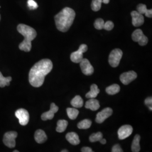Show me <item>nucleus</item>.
<instances>
[{
    "instance_id": "412c9836",
    "label": "nucleus",
    "mask_w": 152,
    "mask_h": 152,
    "mask_svg": "<svg viewBox=\"0 0 152 152\" xmlns=\"http://www.w3.org/2000/svg\"><path fill=\"white\" fill-rule=\"evenodd\" d=\"M68 125L67 121L64 120H59L57 122V127L56 130L58 132H63L66 130Z\"/></svg>"
},
{
    "instance_id": "cd10ccee",
    "label": "nucleus",
    "mask_w": 152,
    "mask_h": 152,
    "mask_svg": "<svg viewBox=\"0 0 152 152\" xmlns=\"http://www.w3.org/2000/svg\"><path fill=\"white\" fill-rule=\"evenodd\" d=\"M104 21L102 18H98L94 23V27L98 30H101L103 29L104 25Z\"/></svg>"
},
{
    "instance_id": "7ed1b4c3",
    "label": "nucleus",
    "mask_w": 152,
    "mask_h": 152,
    "mask_svg": "<svg viewBox=\"0 0 152 152\" xmlns=\"http://www.w3.org/2000/svg\"><path fill=\"white\" fill-rule=\"evenodd\" d=\"M18 32L24 37V39L19 45V48L26 52H29L32 48V41L37 36V32L34 29L27 25L20 24L17 27Z\"/></svg>"
},
{
    "instance_id": "c756f323",
    "label": "nucleus",
    "mask_w": 152,
    "mask_h": 152,
    "mask_svg": "<svg viewBox=\"0 0 152 152\" xmlns=\"http://www.w3.org/2000/svg\"><path fill=\"white\" fill-rule=\"evenodd\" d=\"M28 6L31 10H34L38 7V5L34 0H28Z\"/></svg>"
},
{
    "instance_id": "1a4fd4ad",
    "label": "nucleus",
    "mask_w": 152,
    "mask_h": 152,
    "mask_svg": "<svg viewBox=\"0 0 152 152\" xmlns=\"http://www.w3.org/2000/svg\"><path fill=\"white\" fill-rule=\"evenodd\" d=\"M133 128L130 125H126L121 126L118 130V135L120 140H124L132 134Z\"/></svg>"
},
{
    "instance_id": "b1692460",
    "label": "nucleus",
    "mask_w": 152,
    "mask_h": 152,
    "mask_svg": "<svg viewBox=\"0 0 152 152\" xmlns=\"http://www.w3.org/2000/svg\"><path fill=\"white\" fill-rule=\"evenodd\" d=\"M92 124V122L90 120L85 119L80 121L77 127L80 129H89Z\"/></svg>"
},
{
    "instance_id": "dca6fc26",
    "label": "nucleus",
    "mask_w": 152,
    "mask_h": 152,
    "mask_svg": "<svg viewBox=\"0 0 152 152\" xmlns=\"http://www.w3.org/2000/svg\"><path fill=\"white\" fill-rule=\"evenodd\" d=\"M85 108L91 109V110H97L100 108V103L95 98L90 99L85 104Z\"/></svg>"
},
{
    "instance_id": "c85d7f7f",
    "label": "nucleus",
    "mask_w": 152,
    "mask_h": 152,
    "mask_svg": "<svg viewBox=\"0 0 152 152\" xmlns=\"http://www.w3.org/2000/svg\"><path fill=\"white\" fill-rule=\"evenodd\" d=\"M137 11L140 13L141 14H145L147 12V6L142 4H140L137 6Z\"/></svg>"
},
{
    "instance_id": "5701e85b",
    "label": "nucleus",
    "mask_w": 152,
    "mask_h": 152,
    "mask_svg": "<svg viewBox=\"0 0 152 152\" xmlns=\"http://www.w3.org/2000/svg\"><path fill=\"white\" fill-rule=\"evenodd\" d=\"M66 112L68 117L71 120L76 119L79 114L78 110L75 108H68L66 109Z\"/></svg>"
},
{
    "instance_id": "f3484780",
    "label": "nucleus",
    "mask_w": 152,
    "mask_h": 152,
    "mask_svg": "<svg viewBox=\"0 0 152 152\" xmlns=\"http://www.w3.org/2000/svg\"><path fill=\"white\" fill-rule=\"evenodd\" d=\"M34 139L39 144H42L47 140L48 137L44 131L37 130L34 134Z\"/></svg>"
},
{
    "instance_id": "2f4dec72",
    "label": "nucleus",
    "mask_w": 152,
    "mask_h": 152,
    "mask_svg": "<svg viewBox=\"0 0 152 152\" xmlns=\"http://www.w3.org/2000/svg\"><path fill=\"white\" fill-rule=\"evenodd\" d=\"M145 104L147 105V107H148V108L149 109V110H151V111L152 110V97H148L145 100Z\"/></svg>"
},
{
    "instance_id": "2eb2a0df",
    "label": "nucleus",
    "mask_w": 152,
    "mask_h": 152,
    "mask_svg": "<svg viewBox=\"0 0 152 152\" xmlns=\"http://www.w3.org/2000/svg\"><path fill=\"white\" fill-rule=\"evenodd\" d=\"M66 139L71 144L73 145H77L80 143V140L79 136L76 132H69L66 135Z\"/></svg>"
},
{
    "instance_id": "4c0bfd02",
    "label": "nucleus",
    "mask_w": 152,
    "mask_h": 152,
    "mask_svg": "<svg viewBox=\"0 0 152 152\" xmlns=\"http://www.w3.org/2000/svg\"><path fill=\"white\" fill-rule=\"evenodd\" d=\"M61 152H68V150H66V149H65V150H63V151H61Z\"/></svg>"
},
{
    "instance_id": "f03ea898",
    "label": "nucleus",
    "mask_w": 152,
    "mask_h": 152,
    "mask_svg": "<svg viewBox=\"0 0 152 152\" xmlns=\"http://www.w3.org/2000/svg\"><path fill=\"white\" fill-rule=\"evenodd\" d=\"M76 16L75 11L69 7H65L54 17L57 29L62 32H67L72 25Z\"/></svg>"
},
{
    "instance_id": "c9c22d12",
    "label": "nucleus",
    "mask_w": 152,
    "mask_h": 152,
    "mask_svg": "<svg viewBox=\"0 0 152 152\" xmlns=\"http://www.w3.org/2000/svg\"><path fill=\"white\" fill-rule=\"evenodd\" d=\"M99 141H100V142L102 144H105L106 142H107V140H106L105 139H103V137Z\"/></svg>"
},
{
    "instance_id": "ddd939ff",
    "label": "nucleus",
    "mask_w": 152,
    "mask_h": 152,
    "mask_svg": "<svg viewBox=\"0 0 152 152\" xmlns=\"http://www.w3.org/2000/svg\"><path fill=\"white\" fill-rule=\"evenodd\" d=\"M132 16V23L135 27H140L144 23V18L142 14L137 11H133L131 12Z\"/></svg>"
},
{
    "instance_id": "473e14b6",
    "label": "nucleus",
    "mask_w": 152,
    "mask_h": 152,
    "mask_svg": "<svg viewBox=\"0 0 152 152\" xmlns=\"http://www.w3.org/2000/svg\"><path fill=\"white\" fill-rule=\"evenodd\" d=\"M112 152H122L123 150L122 149V148H121L120 145L118 144H116L114 145L112 149Z\"/></svg>"
},
{
    "instance_id": "393cba45",
    "label": "nucleus",
    "mask_w": 152,
    "mask_h": 152,
    "mask_svg": "<svg viewBox=\"0 0 152 152\" xmlns=\"http://www.w3.org/2000/svg\"><path fill=\"white\" fill-rule=\"evenodd\" d=\"M12 80L11 77H5L2 75L1 72H0V87H4L6 86L10 85V82Z\"/></svg>"
},
{
    "instance_id": "bb28decb",
    "label": "nucleus",
    "mask_w": 152,
    "mask_h": 152,
    "mask_svg": "<svg viewBox=\"0 0 152 152\" xmlns=\"http://www.w3.org/2000/svg\"><path fill=\"white\" fill-rule=\"evenodd\" d=\"M103 138V134L100 132H98L97 133L92 134L91 136H90L89 140L92 142L99 141Z\"/></svg>"
},
{
    "instance_id": "6ab92c4d",
    "label": "nucleus",
    "mask_w": 152,
    "mask_h": 152,
    "mask_svg": "<svg viewBox=\"0 0 152 152\" xmlns=\"http://www.w3.org/2000/svg\"><path fill=\"white\" fill-rule=\"evenodd\" d=\"M140 136L139 135H136L132 141L131 145V151L133 152H139L140 151Z\"/></svg>"
},
{
    "instance_id": "39448f33",
    "label": "nucleus",
    "mask_w": 152,
    "mask_h": 152,
    "mask_svg": "<svg viewBox=\"0 0 152 152\" xmlns=\"http://www.w3.org/2000/svg\"><path fill=\"white\" fill-rule=\"evenodd\" d=\"M87 46L85 44L80 45L78 50L72 53L71 55V60L75 63H80L83 59V54L87 51Z\"/></svg>"
},
{
    "instance_id": "4468645a",
    "label": "nucleus",
    "mask_w": 152,
    "mask_h": 152,
    "mask_svg": "<svg viewBox=\"0 0 152 152\" xmlns=\"http://www.w3.org/2000/svg\"><path fill=\"white\" fill-rule=\"evenodd\" d=\"M59 110L58 106L55 104L53 103L50 105V109L48 112H45L41 115V118L43 121L52 120L54 117L55 113H56Z\"/></svg>"
},
{
    "instance_id": "ea45409f",
    "label": "nucleus",
    "mask_w": 152,
    "mask_h": 152,
    "mask_svg": "<svg viewBox=\"0 0 152 152\" xmlns=\"http://www.w3.org/2000/svg\"><path fill=\"white\" fill-rule=\"evenodd\" d=\"M0 20H1V15H0Z\"/></svg>"
},
{
    "instance_id": "9b49d317",
    "label": "nucleus",
    "mask_w": 152,
    "mask_h": 152,
    "mask_svg": "<svg viewBox=\"0 0 152 152\" xmlns=\"http://www.w3.org/2000/svg\"><path fill=\"white\" fill-rule=\"evenodd\" d=\"M137 78L136 72L133 71L125 72L120 76V80L125 85H129L130 82L135 80Z\"/></svg>"
},
{
    "instance_id": "f8f14e48",
    "label": "nucleus",
    "mask_w": 152,
    "mask_h": 152,
    "mask_svg": "<svg viewBox=\"0 0 152 152\" xmlns=\"http://www.w3.org/2000/svg\"><path fill=\"white\" fill-rule=\"evenodd\" d=\"M113 114V110L110 108L104 109L101 112H99L95 119V121L98 124H102Z\"/></svg>"
},
{
    "instance_id": "72a5a7b5",
    "label": "nucleus",
    "mask_w": 152,
    "mask_h": 152,
    "mask_svg": "<svg viewBox=\"0 0 152 152\" xmlns=\"http://www.w3.org/2000/svg\"><path fill=\"white\" fill-rule=\"evenodd\" d=\"M82 152H92L93 151L91 148L89 147H83L81 149Z\"/></svg>"
},
{
    "instance_id": "4be33fe9",
    "label": "nucleus",
    "mask_w": 152,
    "mask_h": 152,
    "mask_svg": "<svg viewBox=\"0 0 152 152\" xmlns=\"http://www.w3.org/2000/svg\"><path fill=\"white\" fill-rule=\"evenodd\" d=\"M120 86L117 84H113L106 88V92L109 95H113L120 92Z\"/></svg>"
},
{
    "instance_id": "a878e982",
    "label": "nucleus",
    "mask_w": 152,
    "mask_h": 152,
    "mask_svg": "<svg viewBox=\"0 0 152 152\" xmlns=\"http://www.w3.org/2000/svg\"><path fill=\"white\" fill-rule=\"evenodd\" d=\"M102 0H92L91 7L93 11H98L102 7Z\"/></svg>"
},
{
    "instance_id": "f704fd0d",
    "label": "nucleus",
    "mask_w": 152,
    "mask_h": 152,
    "mask_svg": "<svg viewBox=\"0 0 152 152\" xmlns=\"http://www.w3.org/2000/svg\"><path fill=\"white\" fill-rule=\"evenodd\" d=\"M145 16L148 17V18H151L152 17V9H148L147 12L145 14Z\"/></svg>"
},
{
    "instance_id": "423d86ee",
    "label": "nucleus",
    "mask_w": 152,
    "mask_h": 152,
    "mask_svg": "<svg viewBox=\"0 0 152 152\" xmlns=\"http://www.w3.org/2000/svg\"><path fill=\"white\" fill-rule=\"evenodd\" d=\"M132 39L134 42H137L140 46H145L148 42V38L145 36L140 29H137L132 34Z\"/></svg>"
},
{
    "instance_id": "9d476101",
    "label": "nucleus",
    "mask_w": 152,
    "mask_h": 152,
    "mask_svg": "<svg viewBox=\"0 0 152 152\" xmlns=\"http://www.w3.org/2000/svg\"><path fill=\"white\" fill-rule=\"evenodd\" d=\"M80 63L82 72L84 75L86 76H90L93 74L94 69L89 60L87 59L83 58Z\"/></svg>"
},
{
    "instance_id": "a211bd4d",
    "label": "nucleus",
    "mask_w": 152,
    "mask_h": 152,
    "mask_svg": "<svg viewBox=\"0 0 152 152\" xmlns=\"http://www.w3.org/2000/svg\"><path fill=\"white\" fill-rule=\"evenodd\" d=\"M100 92L98 86L96 84H92L90 87V91L86 94V97L88 99L96 98Z\"/></svg>"
},
{
    "instance_id": "7c9ffc66",
    "label": "nucleus",
    "mask_w": 152,
    "mask_h": 152,
    "mask_svg": "<svg viewBox=\"0 0 152 152\" xmlns=\"http://www.w3.org/2000/svg\"><path fill=\"white\" fill-rule=\"evenodd\" d=\"M114 28V24L112 21H107L104 23L103 29L107 31H111Z\"/></svg>"
},
{
    "instance_id": "6e6552de",
    "label": "nucleus",
    "mask_w": 152,
    "mask_h": 152,
    "mask_svg": "<svg viewBox=\"0 0 152 152\" xmlns=\"http://www.w3.org/2000/svg\"><path fill=\"white\" fill-rule=\"evenodd\" d=\"M15 116L18 118L19 124L22 126H26L29 121V114L25 109H19L15 112Z\"/></svg>"
},
{
    "instance_id": "f257e3e1",
    "label": "nucleus",
    "mask_w": 152,
    "mask_h": 152,
    "mask_svg": "<svg viewBox=\"0 0 152 152\" xmlns=\"http://www.w3.org/2000/svg\"><path fill=\"white\" fill-rule=\"evenodd\" d=\"M53 67L52 61L48 59H44L36 63L29 73L30 84L33 87H41L44 83L45 77L51 71Z\"/></svg>"
},
{
    "instance_id": "aec40b11",
    "label": "nucleus",
    "mask_w": 152,
    "mask_h": 152,
    "mask_svg": "<svg viewBox=\"0 0 152 152\" xmlns=\"http://www.w3.org/2000/svg\"><path fill=\"white\" fill-rule=\"evenodd\" d=\"M71 105L75 108H81L83 105V100L80 95H76L71 102Z\"/></svg>"
},
{
    "instance_id": "e433bc0d",
    "label": "nucleus",
    "mask_w": 152,
    "mask_h": 152,
    "mask_svg": "<svg viewBox=\"0 0 152 152\" xmlns=\"http://www.w3.org/2000/svg\"><path fill=\"white\" fill-rule=\"evenodd\" d=\"M110 0H102V2L105 4H108L109 3Z\"/></svg>"
},
{
    "instance_id": "58836bf2",
    "label": "nucleus",
    "mask_w": 152,
    "mask_h": 152,
    "mask_svg": "<svg viewBox=\"0 0 152 152\" xmlns=\"http://www.w3.org/2000/svg\"><path fill=\"white\" fill-rule=\"evenodd\" d=\"M14 152H19L18 151H14Z\"/></svg>"
},
{
    "instance_id": "0eeeda50",
    "label": "nucleus",
    "mask_w": 152,
    "mask_h": 152,
    "mask_svg": "<svg viewBox=\"0 0 152 152\" xmlns=\"http://www.w3.org/2000/svg\"><path fill=\"white\" fill-rule=\"evenodd\" d=\"M18 136V133L15 131H10L5 134L4 136L3 142L6 146L10 148L15 147V139Z\"/></svg>"
},
{
    "instance_id": "20e7f679",
    "label": "nucleus",
    "mask_w": 152,
    "mask_h": 152,
    "mask_svg": "<svg viewBox=\"0 0 152 152\" xmlns=\"http://www.w3.org/2000/svg\"><path fill=\"white\" fill-rule=\"evenodd\" d=\"M123 55L122 50L120 49L113 50L109 56V63L112 67L115 68L120 64Z\"/></svg>"
}]
</instances>
